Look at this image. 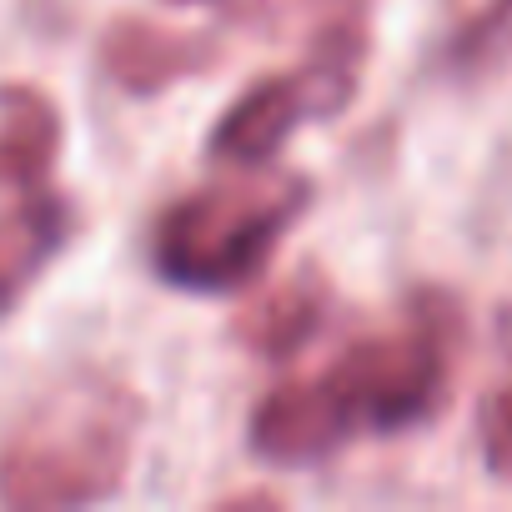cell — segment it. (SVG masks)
<instances>
[{
	"mask_svg": "<svg viewBox=\"0 0 512 512\" xmlns=\"http://www.w3.org/2000/svg\"><path fill=\"white\" fill-rule=\"evenodd\" d=\"M166 6H201V0H166Z\"/></svg>",
	"mask_w": 512,
	"mask_h": 512,
	"instance_id": "cell-11",
	"label": "cell"
},
{
	"mask_svg": "<svg viewBox=\"0 0 512 512\" xmlns=\"http://www.w3.org/2000/svg\"><path fill=\"white\" fill-rule=\"evenodd\" d=\"M477 432H482L487 472L502 477V482H512V387H497V392L482 402Z\"/></svg>",
	"mask_w": 512,
	"mask_h": 512,
	"instance_id": "cell-10",
	"label": "cell"
},
{
	"mask_svg": "<svg viewBox=\"0 0 512 512\" xmlns=\"http://www.w3.org/2000/svg\"><path fill=\"white\" fill-rule=\"evenodd\" d=\"M61 151V111L26 81H0V186H36Z\"/></svg>",
	"mask_w": 512,
	"mask_h": 512,
	"instance_id": "cell-7",
	"label": "cell"
},
{
	"mask_svg": "<svg viewBox=\"0 0 512 512\" xmlns=\"http://www.w3.org/2000/svg\"><path fill=\"white\" fill-rule=\"evenodd\" d=\"M457 362V312L442 297L347 347L327 372L282 382L251 412V452L272 467H312L357 437H392L437 417Z\"/></svg>",
	"mask_w": 512,
	"mask_h": 512,
	"instance_id": "cell-1",
	"label": "cell"
},
{
	"mask_svg": "<svg viewBox=\"0 0 512 512\" xmlns=\"http://www.w3.org/2000/svg\"><path fill=\"white\" fill-rule=\"evenodd\" d=\"M101 61L111 71L116 86L136 91V96H156L186 76H196L211 51L196 41V36H181V31H156L146 21H121L106 31V46H101Z\"/></svg>",
	"mask_w": 512,
	"mask_h": 512,
	"instance_id": "cell-6",
	"label": "cell"
},
{
	"mask_svg": "<svg viewBox=\"0 0 512 512\" xmlns=\"http://www.w3.org/2000/svg\"><path fill=\"white\" fill-rule=\"evenodd\" d=\"M76 231V211L61 196H26L0 216V317H6L31 287L36 277L61 256V246Z\"/></svg>",
	"mask_w": 512,
	"mask_h": 512,
	"instance_id": "cell-5",
	"label": "cell"
},
{
	"mask_svg": "<svg viewBox=\"0 0 512 512\" xmlns=\"http://www.w3.org/2000/svg\"><path fill=\"white\" fill-rule=\"evenodd\" d=\"M447 11V31H452V46L462 56L482 51L497 31L512 26V0H442Z\"/></svg>",
	"mask_w": 512,
	"mask_h": 512,
	"instance_id": "cell-9",
	"label": "cell"
},
{
	"mask_svg": "<svg viewBox=\"0 0 512 512\" xmlns=\"http://www.w3.org/2000/svg\"><path fill=\"white\" fill-rule=\"evenodd\" d=\"M352 81L307 61L292 76L256 81L231 101V111L211 131V156L221 166H267L307 121H327L352 101Z\"/></svg>",
	"mask_w": 512,
	"mask_h": 512,
	"instance_id": "cell-4",
	"label": "cell"
},
{
	"mask_svg": "<svg viewBox=\"0 0 512 512\" xmlns=\"http://www.w3.org/2000/svg\"><path fill=\"white\" fill-rule=\"evenodd\" d=\"M141 432V402L106 377L56 387L11 432L0 452V502L11 507H86L126 482Z\"/></svg>",
	"mask_w": 512,
	"mask_h": 512,
	"instance_id": "cell-2",
	"label": "cell"
},
{
	"mask_svg": "<svg viewBox=\"0 0 512 512\" xmlns=\"http://www.w3.org/2000/svg\"><path fill=\"white\" fill-rule=\"evenodd\" d=\"M307 201L312 186L302 176H251L196 191L161 211L151 267L181 292H236L272 262Z\"/></svg>",
	"mask_w": 512,
	"mask_h": 512,
	"instance_id": "cell-3",
	"label": "cell"
},
{
	"mask_svg": "<svg viewBox=\"0 0 512 512\" xmlns=\"http://www.w3.org/2000/svg\"><path fill=\"white\" fill-rule=\"evenodd\" d=\"M322 322H327V287L312 272H302L287 287L267 292L241 317L236 332L251 352H262V357H292Z\"/></svg>",
	"mask_w": 512,
	"mask_h": 512,
	"instance_id": "cell-8",
	"label": "cell"
}]
</instances>
